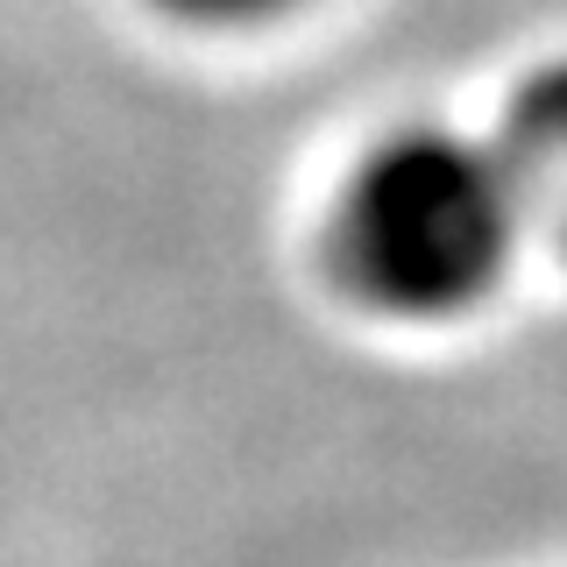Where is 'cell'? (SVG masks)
Wrapping results in <instances>:
<instances>
[{"mask_svg": "<svg viewBox=\"0 0 567 567\" xmlns=\"http://www.w3.org/2000/svg\"><path fill=\"white\" fill-rule=\"evenodd\" d=\"M164 8L192 14V22H262V14L298 8V0H164Z\"/></svg>", "mask_w": 567, "mask_h": 567, "instance_id": "cell-3", "label": "cell"}, {"mask_svg": "<svg viewBox=\"0 0 567 567\" xmlns=\"http://www.w3.org/2000/svg\"><path fill=\"white\" fill-rule=\"evenodd\" d=\"M496 156H504L511 192H518V220L567 248V58L518 85Z\"/></svg>", "mask_w": 567, "mask_h": 567, "instance_id": "cell-2", "label": "cell"}, {"mask_svg": "<svg viewBox=\"0 0 567 567\" xmlns=\"http://www.w3.org/2000/svg\"><path fill=\"white\" fill-rule=\"evenodd\" d=\"M518 235V192L496 142L404 128L354 164L333 206V270L377 312L447 319L504 277Z\"/></svg>", "mask_w": 567, "mask_h": 567, "instance_id": "cell-1", "label": "cell"}]
</instances>
